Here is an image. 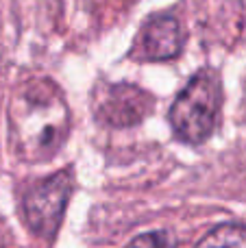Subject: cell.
I'll use <instances>...</instances> for the list:
<instances>
[{
    "mask_svg": "<svg viewBox=\"0 0 246 248\" xmlns=\"http://www.w3.org/2000/svg\"><path fill=\"white\" fill-rule=\"evenodd\" d=\"M92 107L98 122L107 126H135L151 113L153 96L131 83H98L92 96Z\"/></svg>",
    "mask_w": 246,
    "mask_h": 248,
    "instance_id": "obj_4",
    "label": "cell"
},
{
    "mask_svg": "<svg viewBox=\"0 0 246 248\" xmlns=\"http://www.w3.org/2000/svg\"><path fill=\"white\" fill-rule=\"evenodd\" d=\"M124 248H177V240L170 231H148L133 237Z\"/></svg>",
    "mask_w": 246,
    "mask_h": 248,
    "instance_id": "obj_7",
    "label": "cell"
},
{
    "mask_svg": "<svg viewBox=\"0 0 246 248\" xmlns=\"http://www.w3.org/2000/svg\"><path fill=\"white\" fill-rule=\"evenodd\" d=\"M11 133L15 153L24 161L52 159L70 133V109L52 81H31L11 105Z\"/></svg>",
    "mask_w": 246,
    "mask_h": 248,
    "instance_id": "obj_1",
    "label": "cell"
},
{
    "mask_svg": "<svg viewBox=\"0 0 246 248\" xmlns=\"http://www.w3.org/2000/svg\"><path fill=\"white\" fill-rule=\"evenodd\" d=\"M133 57L142 61H168L179 57L183 48V29L174 16H155L144 24Z\"/></svg>",
    "mask_w": 246,
    "mask_h": 248,
    "instance_id": "obj_5",
    "label": "cell"
},
{
    "mask_svg": "<svg viewBox=\"0 0 246 248\" xmlns=\"http://www.w3.org/2000/svg\"><path fill=\"white\" fill-rule=\"evenodd\" d=\"M74 189V170L63 168L31 185L22 198V211L29 229L44 240H52L61 227L65 205Z\"/></svg>",
    "mask_w": 246,
    "mask_h": 248,
    "instance_id": "obj_3",
    "label": "cell"
},
{
    "mask_svg": "<svg viewBox=\"0 0 246 248\" xmlns=\"http://www.w3.org/2000/svg\"><path fill=\"white\" fill-rule=\"evenodd\" d=\"M222 105L220 81L212 70H200L179 92L170 107V124L185 144H203L218 122Z\"/></svg>",
    "mask_w": 246,
    "mask_h": 248,
    "instance_id": "obj_2",
    "label": "cell"
},
{
    "mask_svg": "<svg viewBox=\"0 0 246 248\" xmlns=\"http://www.w3.org/2000/svg\"><path fill=\"white\" fill-rule=\"evenodd\" d=\"M196 248H246V224H220L212 229Z\"/></svg>",
    "mask_w": 246,
    "mask_h": 248,
    "instance_id": "obj_6",
    "label": "cell"
}]
</instances>
